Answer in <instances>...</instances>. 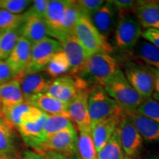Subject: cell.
<instances>
[{"mask_svg":"<svg viewBox=\"0 0 159 159\" xmlns=\"http://www.w3.org/2000/svg\"><path fill=\"white\" fill-rule=\"evenodd\" d=\"M79 84V78L77 76L63 75L52 80L46 93L61 102L69 104L77 95Z\"/></svg>","mask_w":159,"mask_h":159,"instance_id":"obj_14","label":"cell"},{"mask_svg":"<svg viewBox=\"0 0 159 159\" xmlns=\"http://www.w3.org/2000/svg\"><path fill=\"white\" fill-rule=\"evenodd\" d=\"M21 36V27L1 31L0 33V61H6Z\"/></svg>","mask_w":159,"mask_h":159,"instance_id":"obj_27","label":"cell"},{"mask_svg":"<svg viewBox=\"0 0 159 159\" xmlns=\"http://www.w3.org/2000/svg\"><path fill=\"white\" fill-rule=\"evenodd\" d=\"M119 12L115 30V46L123 51H133L142 34V27L134 14L129 11Z\"/></svg>","mask_w":159,"mask_h":159,"instance_id":"obj_5","label":"cell"},{"mask_svg":"<svg viewBox=\"0 0 159 159\" xmlns=\"http://www.w3.org/2000/svg\"><path fill=\"white\" fill-rule=\"evenodd\" d=\"M89 112L91 122V129L97 123L123 111L100 85L91 86L89 93Z\"/></svg>","mask_w":159,"mask_h":159,"instance_id":"obj_4","label":"cell"},{"mask_svg":"<svg viewBox=\"0 0 159 159\" xmlns=\"http://www.w3.org/2000/svg\"><path fill=\"white\" fill-rule=\"evenodd\" d=\"M142 37L159 49V30L154 29H147L142 32Z\"/></svg>","mask_w":159,"mask_h":159,"instance_id":"obj_38","label":"cell"},{"mask_svg":"<svg viewBox=\"0 0 159 159\" xmlns=\"http://www.w3.org/2000/svg\"><path fill=\"white\" fill-rule=\"evenodd\" d=\"M125 115L128 116L143 140L149 142H159L158 123L137 112Z\"/></svg>","mask_w":159,"mask_h":159,"instance_id":"obj_21","label":"cell"},{"mask_svg":"<svg viewBox=\"0 0 159 159\" xmlns=\"http://www.w3.org/2000/svg\"><path fill=\"white\" fill-rule=\"evenodd\" d=\"M99 33L108 40L116 30L119 12L111 1L105 2L102 7L89 18Z\"/></svg>","mask_w":159,"mask_h":159,"instance_id":"obj_12","label":"cell"},{"mask_svg":"<svg viewBox=\"0 0 159 159\" xmlns=\"http://www.w3.org/2000/svg\"><path fill=\"white\" fill-rule=\"evenodd\" d=\"M79 78V89L77 95L68 104L69 119L73 121L80 132L91 134V122L89 112V93L90 85Z\"/></svg>","mask_w":159,"mask_h":159,"instance_id":"obj_7","label":"cell"},{"mask_svg":"<svg viewBox=\"0 0 159 159\" xmlns=\"http://www.w3.org/2000/svg\"><path fill=\"white\" fill-rule=\"evenodd\" d=\"M71 2L72 1L69 0L49 1L43 20L48 28L49 36L57 41L60 36V27L63 16Z\"/></svg>","mask_w":159,"mask_h":159,"instance_id":"obj_17","label":"cell"},{"mask_svg":"<svg viewBox=\"0 0 159 159\" xmlns=\"http://www.w3.org/2000/svg\"><path fill=\"white\" fill-rule=\"evenodd\" d=\"M73 34L91 56L97 53L110 54L113 52L108 40L99 33L86 16H80L73 28Z\"/></svg>","mask_w":159,"mask_h":159,"instance_id":"obj_3","label":"cell"},{"mask_svg":"<svg viewBox=\"0 0 159 159\" xmlns=\"http://www.w3.org/2000/svg\"><path fill=\"white\" fill-rule=\"evenodd\" d=\"M59 42L62 45L63 52L69 60L70 64L69 72L72 75H75L91 55L80 43L73 33L65 35Z\"/></svg>","mask_w":159,"mask_h":159,"instance_id":"obj_15","label":"cell"},{"mask_svg":"<svg viewBox=\"0 0 159 159\" xmlns=\"http://www.w3.org/2000/svg\"><path fill=\"white\" fill-rule=\"evenodd\" d=\"M44 159H69L66 157L60 155L55 152H46L43 154Z\"/></svg>","mask_w":159,"mask_h":159,"instance_id":"obj_42","label":"cell"},{"mask_svg":"<svg viewBox=\"0 0 159 159\" xmlns=\"http://www.w3.org/2000/svg\"><path fill=\"white\" fill-rule=\"evenodd\" d=\"M114 4L115 7L118 11L125 12L129 11L135 8L138 1H133V0H114L111 1Z\"/></svg>","mask_w":159,"mask_h":159,"instance_id":"obj_39","label":"cell"},{"mask_svg":"<svg viewBox=\"0 0 159 159\" xmlns=\"http://www.w3.org/2000/svg\"><path fill=\"white\" fill-rule=\"evenodd\" d=\"M124 113L117 114L97 123L91 129V137L95 148L99 152L110 140L115 130L118 128Z\"/></svg>","mask_w":159,"mask_h":159,"instance_id":"obj_19","label":"cell"},{"mask_svg":"<svg viewBox=\"0 0 159 159\" xmlns=\"http://www.w3.org/2000/svg\"><path fill=\"white\" fill-rule=\"evenodd\" d=\"M32 2L27 0H0V10L19 14Z\"/></svg>","mask_w":159,"mask_h":159,"instance_id":"obj_34","label":"cell"},{"mask_svg":"<svg viewBox=\"0 0 159 159\" xmlns=\"http://www.w3.org/2000/svg\"><path fill=\"white\" fill-rule=\"evenodd\" d=\"M25 21L21 26V36L35 44L49 37V30L44 20L28 12L24 13Z\"/></svg>","mask_w":159,"mask_h":159,"instance_id":"obj_18","label":"cell"},{"mask_svg":"<svg viewBox=\"0 0 159 159\" xmlns=\"http://www.w3.org/2000/svg\"><path fill=\"white\" fill-rule=\"evenodd\" d=\"M104 89L125 114L136 112L144 100L131 86L120 69L105 85Z\"/></svg>","mask_w":159,"mask_h":159,"instance_id":"obj_2","label":"cell"},{"mask_svg":"<svg viewBox=\"0 0 159 159\" xmlns=\"http://www.w3.org/2000/svg\"><path fill=\"white\" fill-rule=\"evenodd\" d=\"M134 13L143 28L159 30V11L152 1H138Z\"/></svg>","mask_w":159,"mask_h":159,"instance_id":"obj_23","label":"cell"},{"mask_svg":"<svg viewBox=\"0 0 159 159\" xmlns=\"http://www.w3.org/2000/svg\"><path fill=\"white\" fill-rule=\"evenodd\" d=\"M25 16L23 14H14L0 10V30L2 31L19 28L22 26Z\"/></svg>","mask_w":159,"mask_h":159,"instance_id":"obj_32","label":"cell"},{"mask_svg":"<svg viewBox=\"0 0 159 159\" xmlns=\"http://www.w3.org/2000/svg\"><path fill=\"white\" fill-rule=\"evenodd\" d=\"M25 102L19 81L15 78L0 85V111Z\"/></svg>","mask_w":159,"mask_h":159,"instance_id":"obj_24","label":"cell"},{"mask_svg":"<svg viewBox=\"0 0 159 159\" xmlns=\"http://www.w3.org/2000/svg\"><path fill=\"white\" fill-rule=\"evenodd\" d=\"M63 50L61 43L52 38L47 37L32 46L30 59L22 72L35 74L45 71L47 65L55 54Z\"/></svg>","mask_w":159,"mask_h":159,"instance_id":"obj_8","label":"cell"},{"mask_svg":"<svg viewBox=\"0 0 159 159\" xmlns=\"http://www.w3.org/2000/svg\"><path fill=\"white\" fill-rule=\"evenodd\" d=\"M16 73L6 61H0V85L9 82L16 77Z\"/></svg>","mask_w":159,"mask_h":159,"instance_id":"obj_36","label":"cell"},{"mask_svg":"<svg viewBox=\"0 0 159 159\" xmlns=\"http://www.w3.org/2000/svg\"><path fill=\"white\" fill-rule=\"evenodd\" d=\"M15 129H12L0 119V156L11 159H21L17 150Z\"/></svg>","mask_w":159,"mask_h":159,"instance_id":"obj_25","label":"cell"},{"mask_svg":"<svg viewBox=\"0 0 159 159\" xmlns=\"http://www.w3.org/2000/svg\"><path fill=\"white\" fill-rule=\"evenodd\" d=\"M0 33H1V31H0Z\"/></svg>","mask_w":159,"mask_h":159,"instance_id":"obj_46","label":"cell"},{"mask_svg":"<svg viewBox=\"0 0 159 159\" xmlns=\"http://www.w3.org/2000/svg\"><path fill=\"white\" fill-rule=\"evenodd\" d=\"M97 159H124L119 127L104 148L97 152Z\"/></svg>","mask_w":159,"mask_h":159,"instance_id":"obj_28","label":"cell"},{"mask_svg":"<svg viewBox=\"0 0 159 159\" xmlns=\"http://www.w3.org/2000/svg\"><path fill=\"white\" fill-rule=\"evenodd\" d=\"M119 69L116 60L110 54L97 53L89 57L75 76L82 79L89 85L104 87Z\"/></svg>","mask_w":159,"mask_h":159,"instance_id":"obj_1","label":"cell"},{"mask_svg":"<svg viewBox=\"0 0 159 159\" xmlns=\"http://www.w3.org/2000/svg\"><path fill=\"white\" fill-rule=\"evenodd\" d=\"M152 2H153L154 5H156V7L158 9L159 11V1H152Z\"/></svg>","mask_w":159,"mask_h":159,"instance_id":"obj_44","label":"cell"},{"mask_svg":"<svg viewBox=\"0 0 159 159\" xmlns=\"http://www.w3.org/2000/svg\"><path fill=\"white\" fill-rule=\"evenodd\" d=\"M74 128L75 125L69 117L62 115H47L43 125V134L47 136L60 131Z\"/></svg>","mask_w":159,"mask_h":159,"instance_id":"obj_29","label":"cell"},{"mask_svg":"<svg viewBox=\"0 0 159 159\" xmlns=\"http://www.w3.org/2000/svg\"><path fill=\"white\" fill-rule=\"evenodd\" d=\"M69 71H70V64L63 50L57 52L52 57L45 69V72L52 78L63 76Z\"/></svg>","mask_w":159,"mask_h":159,"instance_id":"obj_30","label":"cell"},{"mask_svg":"<svg viewBox=\"0 0 159 159\" xmlns=\"http://www.w3.org/2000/svg\"><path fill=\"white\" fill-rule=\"evenodd\" d=\"M47 114L43 116L34 122L21 123L17 127L24 142L31 147L35 152H39L41 145L45 141L47 136L43 134V125Z\"/></svg>","mask_w":159,"mask_h":159,"instance_id":"obj_16","label":"cell"},{"mask_svg":"<svg viewBox=\"0 0 159 159\" xmlns=\"http://www.w3.org/2000/svg\"><path fill=\"white\" fill-rule=\"evenodd\" d=\"M75 2L81 13L89 18L96 13L105 3V1L102 0H80Z\"/></svg>","mask_w":159,"mask_h":159,"instance_id":"obj_35","label":"cell"},{"mask_svg":"<svg viewBox=\"0 0 159 159\" xmlns=\"http://www.w3.org/2000/svg\"><path fill=\"white\" fill-rule=\"evenodd\" d=\"M31 7L27 12L34 14L43 19L48 6V0H35L32 2Z\"/></svg>","mask_w":159,"mask_h":159,"instance_id":"obj_37","label":"cell"},{"mask_svg":"<svg viewBox=\"0 0 159 159\" xmlns=\"http://www.w3.org/2000/svg\"><path fill=\"white\" fill-rule=\"evenodd\" d=\"M0 159H11V158H3V157L0 156Z\"/></svg>","mask_w":159,"mask_h":159,"instance_id":"obj_45","label":"cell"},{"mask_svg":"<svg viewBox=\"0 0 159 159\" xmlns=\"http://www.w3.org/2000/svg\"><path fill=\"white\" fill-rule=\"evenodd\" d=\"M152 97V99L159 102V70L157 69H156V82H155L154 91Z\"/></svg>","mask_w":159,"mask_h":159,"instance_id":"obj_41","label":"cell"},{"mask_svg":"<svg viewBox=\"0 0 159 159\" xmlns=\"http://www.w3.org/2000/svg\"><path fill=\"white\" fill-rule=\"evenodd\" d=\"M124 159H142L143 139L124 114L119 125Z\"/></svg>","mask_w":159,"mask_h":159,"instance_id":"obj_10","label":"cell"},{"mask_svg":"<svg viewBox=\"0 0 159 159\" xmlns=\"http://www.w3.org/2000/svg\"><path fill=\"white\" fill-rule=\"evenodd\" d=\"M32 43L25 38L21 36L9 57L6 60L10 66L19 75L24 71L30 59Z\"/></svg>","mask_w":159,"mask_h":159,"instance_id":"obj_22","label":"cell"},{"mask_svg":"<svg viewBox=\"0 0 159 159\" xmlns=\"http://www.w3.org/2000/svg\"><path fill=\"white\" fill-rule=\"evenodd\" d=\"M77 153L78 159H97V152L91 134L80 132L77 136Z\"/></svg>","mask_w":159,"mask_h":159,"instance_id":"obj_31","label":"cell"},{"mask_svg":"<svg viewBox=\"0 0 159 159\" xmlns=\"http://www.w3.org/2000/svg\"><path fill=\"white\" fill-rule=\"evenodd\" d=\"M142 159H159V156L157 155H150V156H148Z\"/></svg>","mask_w":159,"mask_h":159,"instance_id":"obj_43","label":"cell"},{"mask_svg":"<svg viewBox=\"0 0 159 159\" xmlns=\"http://www.w3.org/2000/svg\"><path fill=\"white\" fill-rule=\"evenodd\" d=\"M135 56L149 66L159 70V49L145 40H139L133 49Z\"/></svg>","mask_w":159,"mask_h":159,"instance_id":"obj_26","label":"cell"},{"mask_svg":"<svg viewBox=\"0 0 159 159\" xmlns=\"http://www.w3.org/2000/svg\"><path fill=\"white\" fill-rule=\"evenodd\" d=\"M19 81L25 101L30 97L47 92L52 78L48 74L42 72L35 74L19 73L15 77Z\"/></svg>","mask_w":159,"mask_h":159,"instance_id":"obj_13","label":"cell"},{"mask_svg":"<svg viewBox=\"0 0 159 159\" xmlns=\"http://www.w3.org/2000/svg\"><path fill=\"white\" fill-rule=\"evenodd\" d=\"M42 111L27 102L0 111V119L12 129H16L21 123L34 122L43 116Z\"/></svg>","mask_w":159,"mask_h":159,"instance_id":"obj_11","label":"cell"},{"mask_svg":"<svg viewBox=\"0 0 159 159\" xmlns=\"http://www.w3.org/2000/svg\"><path fill=\"white\" fill-rule=\"evenodd\" d=\"M136 112L152 119L159 124V102L152 97L144 99L137 109Z\"/></svg>","mask_w":159,"mask_h":159,"instance_id":"obj_33","label":"cell"},{"mask_svg":"<svg viewBox=\"0 0 159 159\" xmlns=\"http://www.w3.org/2000/svg\"><path fill=\"white\" fill-rule=\"evenodd\" d=\"M47 115H62L69 117L68 104L58 100L47 93L35 95L25 101Z\"/></svg>","mask_w":159,"mask_h":159,"instance_id":"obj_20","label":"cell"},{"mask_svg":"<svg viewBox=\"0 0 159 159\" xmlns=\"http://www.w3.org/2000/svg\"><path fill=\"white\" fill-rule=\"evenodd\" d=\"M131 86L144 99L152 96L156 82V69L139 63L128 62L123 71Z\"/></svg>","mask_w":159,"mask_h":159,"instance_id":"obj_6","label":"cell"},{"mask_svg":"<svg viewBox=\"0 0 159 159\" xmlns=\"http://www.w3.org/2000/svg\"><path fill=\"white\" fill-rule=\"evenodd\" d=\"M77 134L76 129H69L47 136L39 153L55 152L66 158L77 155Z\"/></svg>","mask_w":159,"mask_h":159,"instance_id":"obj_9","label":"cell"},{"mask_svg":"<svg viewBox=\"0 0 159 159\" xmlns=\"http://www.w3.org/2000/svg\"><path fill=\"white\" fill-rule=\"evenodd\" d=\"M21 159H44L43 155L33 150H24L21 152Z\"/></svg>","mask_w":159,"mask_h":159,"instance_id":"obj_40","label":"cell"}]
</instances>
